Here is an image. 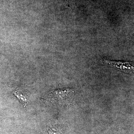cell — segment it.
Returning a JSON list of instances; mask_svg holds the SVG:
<instances>
[{
  "label": "cell",
  "instance_id": "6da1fadb",
  "mask_svg": "<svg viewBox=\"0 0 134 134\" xmlns=\"http://www.w3.org/2000/svg\"><path fill=\"white\" fill-rule=\"evenodd\" d=\"M104 62L111 66L116 68L117 69L126 73H132L133 71V65L132 63L122 62L111 61L106 59L104 60Z\"/></svg>",
  "mask_w": 134,
  "mask_h": 134
},
{
  "label": "cell",
  "instance_id": "7a4b0ae2",
  "mask_svg": "<svg viewBox=\"0 0 134 134\" xmlns=\"http://www.w3.org/2000/svg\"><path fill=\"white\" fill-rule=\"evenodd\" d=\"M13 93L17 98L24 106L26 105L29 103V98L23 92L20 91L15 90Z\"/></svg>",
  "mask_w": 134,
  "mask_h": 134
}]
</instances>
